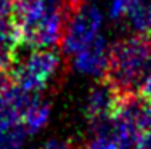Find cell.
I'll use <instances>...</instances> for the list:
<instances>
[{
	"mask_svg": "<svg viewBox=\"0 0 151 149\" xmlns=\"http://www.w3.org/2000/svg\"><path fill=\"white\" fill-rule=\"evenodd\" d=\"M109 45L111 43H108V38L100 34L92 43H88L87 47L71 56L73 69L77 74L93 77V79L105 77L108 63H109Z\"/></svg>",
	"mask_w": 151,
	"mask_h": 149,
	"instance_id": "cell-5",
	"label": "cell"
},
{
	"mask_svg": "<svg viewBox=\"0 0 151 149\" xmlns=\"http://www.w3.org/2000/svg\"><path fill=\"white\" fill-rule=\"evenodd\" d=\"M105 15L90 0H68L66 21L61 35V51L66 58L92 43L101 34Z\"/></svg>",
	"mask_w": 151,
	"mask_h": 149,
	"instance_id": "cell-4",
	"label": "cell"
},
{
	"mask_svg": "<svg viewBox=\"0 0 151 149\" xmlns=\"http://www.w3.org/2000/svg\"><path fill=\"white\" fill-rule=\"evenodd\" d=\"M50 115H52V104L50 101L42 98V95H32L27 106L24 108L23 115H21V122L26 127L29 136L37 135L39 132L48 125Z\"/></svg>",
	"mask_w": 151,
	"mask_h": 149,
	"instance_id": "cell-7",
	"label": "cell"
},
{
	"mask_svg": "<svg viewBox=\"0 0 151 149\" xmlns=\"http://www.w3.org/2000/svg\"><path fill=\"white\" fill-rule=\"evenodd\" d=\"M138 95L140 98L143 99V101H146V103H151V74L148 77H146L145 80H143V83L140 85V88H138Z\"/></svg>",
	"mask_w": 151,
	"mask_h": 149,
	"instance_id": "cell-12",
	"label": "cell"
},
{
	"mask_svg": "<svg viewBox=\"0 0 151 149\" xmlns=\"http://www.w3.org/2000/svg\"><path fill=\"white\" fill-rule=\"evenodd\" d=\"M63 72V59L53 48H32L23 59H15L10 67L13 83L32 95H40L58 82Z\"/></svg>",
	"mask_w": 151,
	"mask_h": 149,
	"instance_id": "cell-3",
	"label": "cell"
},
{
	"mask_svg": "<svg viewBox=\"0 0 151 149\" xmlns=\"http://www.w3.org/2000/svg\"><path fill=\"white\" fill-rule=\"evenodd\" d=\"M21 45L19 32L12 16L0 18V67L8 69L18 56V48Z\"/></svg>",
	"mask_w": 151,
	"mask_h": 149,
	"instance_id": "cell-8",
	"label": "cell"
},
{
	"mask_svg": "<svg viewBox=\"0 0 151 149\" xmlns=\"http://www.w3.org/2000/svg\"><path fill=\"white\" fill-rule=\"evenodd\" d=\"M151 74V40L132 34L109 45V63L105 80L119 96L138 93L140 85Z\"/></svg>",
	"mask_w": 151,
	"mask_h": 149,
	"instance_id": "cell-2",
	"label": "cell"
},
{
	"mask_svg": "<svg viewBox=\"0 0 151 149\" xmlns=\"http://www.w3.org/2000/svg\"><path fill=\"white\" fill-rule=\"evenodd\" d=\"M68 0H15L12 19L21 43L31 48H53L60 43Z\"/></svg>",
	"mask_w": 151,
	"mask_h": 149,
	"instance_id": "cell-1",
	"label": "cell"
},
{
	"mask_svg": "<svg viewBox=\"0 0 151 149\" xmlns=\"http://www.w3.org/2000/svg\"><path fill=\"white\" fill-rule=\"evenodd\" d=\"M135 149H151V127L140 132L135 143Z\"/></svg>",
	"mask_w": 151,
	"mask_h": 149,
	"instance_id": "cell-11",
	"label": "cell"
},
{
	"mask_svg": "<svg viewBox=\"0 0 151 149\" xmlns=\"http://www.w3.org/2000/svg\"><path fill=\"white\" fill-rule=\"evenodd\" d=\"M119 99H121V96L116 93V90L106 80L95 83L88 90L87 96H85L84 109H85L87 120L90 122V120L111 117L116 112Z\"/></svg>",
	"mask_w": 151,
	"mask_h": 149,
	"instance_id": "cell-6",
	"label": "cell"
},
{
	"mask_svg": "<svg viewBox=\"0 0 151 149\" xmlns=\"http://www.w3.org/2000/svg\"><path fill=\"white\" fill-rule=\"evenodd\" d=\"M137 0H111L109 6H108V18L114 23H119L124 19L127 8Z\"/></svg>",
	"mask_w": 151,
	"mask_h": 149,
	"instance_id": "cell-10",
	"label": "cell"
},
{
	"mask_svg": "<svg viewBox=\"0 0 151 149\" xmlns=\"http://www.w3.org/2000/svg\"><path fill=\"white\" fill-rule=\"evenodd\" d=\"M15 0H0V18H8L13 13Z\"/></svg>",
	"mask_w": 151,
	"mask_h": 149,
	"instance_id": "cell-14",
	"label": "cell"
},
{
	"mask_svg": "<svg viewBox=\"0 0 151 149\" xmlns=\"http://www.w3.org/2000/svg\"><path fill=\"white\" fill-rule=\"evenodd\" d=\"M39 149H76L73 144L66 143V141H61V140H50L47 141L42 148Z\"/></svg>",
	"mask_w": 151,
	"mask_h": 149,
	"instance_id": "cell-13",
	"label": "cell"
},
{
	"mask_svg": "<svg viewBox=\"0 0 151 149\" xmlns=\"http://www.w3.org/2000/svg\"><path fill=\"white\" fill-rule=\"evenodd\" d=\"M124 19L134 34L146 35L151 32V0H137L125 11Z\"/></svg>",
	"mask_w": 151,
	"mask_h": 149,
	"instance_id": "cell-9",
	"label": "cell"
}]
</instances>
